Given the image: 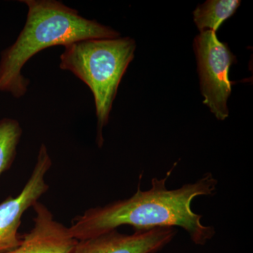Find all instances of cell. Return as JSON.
<instances>
[{
  "instance_id": "1",
  "label": "cell",
  "mask_w": 253,
  "mask_h": 253,
  "mask_svg": "<svg viewBox=\"0 0 253 253\" xmlns=\"http://www.w3.org/2000/svg\"><path fill=\"white\" fill-rule=\"evenodd\" d=\"M173 168L163 179L153 178L149 190L141 191L139 182L135 194L129 199L89 208L75 217L68 227L71 236L82 241L123 225L131 226L134 231L181 227L194 244L204 246L215 235V230L202 224V216L191 210V203L199 196L214 194L217 180L212 173L208 172L196 182L168 189L166 181Z\"/></svg>"
},
{
  "instance_id": "2",
  "label": "cell",
  "mask_w": 253,
  "mask_h": 253,
  "mask_svg": "<svg viewBox=\"0 0 253 253\" xmlns=\"http://www.w3.org/2000/svg\"><path fill=\"white\" fill-rule=\"evenodd\" d=\"M27 18L17 39L0 54V92L21 99L27 93L30 81L21 73L28 61L42 50L65 46L91 39H114L117 31L95 20L83 17L79 11L56 0H22Z\"/></svg>"
},
{
  "instance_id": "3",
  "label": "cell",
  "mask_w": 253,
  "mask_h": 253,
  "mask_svg": "<svg viewBox=\"0 0 253 253\" xmlns=\"http://www.w3.org/2000/svg\"><path fill=\"white\" fill-rule=\"evenodd\" d=\"M135 41L129 37L84 40L64 46L59 68L70 71L90 89L96 107V144H104L103 130L126 68L134 59Z\"/></svg>"
},
{
  "instance_id": "4",
  "label": "cell",
  "mask_w": 253,
  "mask_h": 253,
  "mask_svg": "<svg viewBox=\"0 0 253 253\" xmlns=\"http://www.w3.org/2000/svg\"><path fill=\"white\" fill-rule=\"evenodd\" d=\"M194 50L197 57L201 91L204 104L219 121L229 116L227 101L231 92L229 73L236 62L226 43L218 39L215 32H201L194 40Z\"/></svg>"
},
{
  "instance_id": "5",
  "label": "cell",
  "mask_w": 253,
  "mask_h": 253,
  "mask_svg": "<svg viewBox=\"0 0 253 253\" xmlns=\"http://www.w3.org/2000/svg\"><path fill=\"white\" fill-rule=\"evenodd\" d=\"M52 166L45 144H42L33 172L16 197H9L0 204V253L16 249L21 243L18 229L23 214L33 207L49 189L44 176Z\"/></svg>"
},
{
  "instance_id": "6",
  "label": "cell",
  "mask_w": 253,
  "mask_h": 253,
  "mask_svg": "<svg viewBox=\"0 0 253 253\" xmlns=\"http://www.w3.org/2000/svg\"><path fill=\"white\" fill-rule=\"evenodd\" d=\"M176 232L174 227L134 231L132 234L114 229L78 241L71 253H156L172 241Z\"/></svg>"
},
{
  "instance_id": "7",
  "label": "cell",
  "mask_w": 253,
  "mask_h": 253,
  "mask_svg": "<svg viewBox=\"0 0 253 253\" xmlns=\"http://www.w3.org/2000/svg\"><path fill=\"white\" fill-rule=\"evenodd\" d=\"M36 212L33 227L21 236L16 249L2 253H71L78 241L71 236L69 228L55 220L48 208L37 202L33 206Z\"/></svg>"
},
{
  "instance_id": "8",
  "label": "cell",
  "mask_w": 253,
  "mask_h": 253,
  "mask_svg": "<svg viewBox=\"0 0 253 253\" xmlns=\"http://www.w3.org/2000/svg\"><path fill=\"white\" fill-rule=\"evenodd\" d=\"M241 4L239 0H210L194 11V22L201 32H217L226 20L234 14Z\"/></svg>"
},
{
  "instance_id": "9",
  "label": "cell",
  "mask_w": 253,
  "mask_h": 253,
  "mask_svg": "<svg viewBox=\"0 0 253 253\" xmlns=\"http://www.w3.org/2000/svg\"><path fill=\"white\" fill-rule=\"evenodd\" d=\"M22 134V127L17 120L0 119V175L14 163Z\"/></svg>"
}]
</instances>
